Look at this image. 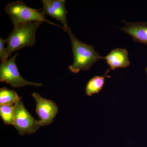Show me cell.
<instances>
[{
	"label": "cell",
	"mask_w": 147,
	"mask_h": 147,
	"mask_svg": "<svg viewBox=\"0 0 147 147\" xmlns=\"http://www.w3.org/2000/svg\"><path fill=\"white\" fill-rule=\"evenodd\" d=\"M7 39H3L0 38V59L1 63L5 62L9 57L7 53L6 48L5 47V44Z\"/></svg>",
	"instance_id": "obj_13"
},
{
	"label": "cell",
	"mask_w": 147,
	"mask_h": 147,
	"mask_svg": "<svg viewBox=\"0 0 147 147\" xmlns=\"http://www.w3.org/2000/svg\"><path fill=\"white\" fill-rule=\"evenodd\" d=\"M124 22V26L120 30L130 36L134 41L147 45V22Z\"/></svg>",
	"instance_id": "obj_7"
},
{
	"label": "cell",
	"mask_w": 147,
	"mask_h": 147,
	"mask_svg": "<svg viewBox=\"0 0 147 147\" xmlns=\"http://www.w3.org/2000/svg\"><path fill=\"white\" fill-rule=\"evenodd\" d=\"M17 53L5 62L0 65V82L10 84L13 88H19L27 86L39 87L42 86L41 83H34L24 79L18 71L16 63Z\"/></svg>",
	"instance_id": "obj_4"
},
{
	"label": "cell",
	"mask_w": 147,
	"mask_h": 147,
	"mask_svg": "<svg viewBox=\"0 0 147 147\" xmlns=\"http://www.w3.org/2000/svg\"><path fill=\"white\" fill-rule=\"evenodd\" d=\"M41 1L43 4V7L41 10L45 15L47 14L49 15L52 18H55L62 23L63 25V30L69 27L67 18L68 11L63 12L57 9L54 8L48 3L47 0H42Z\"/></svg>",
	"instance_id": "obj_9"
},
{
	"label": "cell",
	"mask_w": 147,
	"mask_h": 147,
	"mask_svg": "<svg viewBox=\"0 0 147 147\" xmlns=\"http://www.w3.org/2000/svg\"><path fill=\"white\" fill-rule=\"evenodd\" d=\"M42 23L40 21H36L18 24L14 26L6 39L7 53L8 57L15 51L34 45L36 32Z\"/></svg>",
	"instance_id": "obj_2"
},
{
	"label": "cell",
	"mask_w": 147,
	"mask_h": 147,
	"mask_svg": "<svg viewBox=\"0 0 147 147\" xmlns=\"http://www.w3.org/2000/svg\"><path fill=\"white\" fill-rule=\"evenodd\" d=\"M146 75L147 82V67H146Z\"/></svg>",
	"instance_id": "obj_14"
},
{
	"label": "cell",
	"mask_w": 147,
	"mask_h": 147,
	"mask_svg": "<svg viewBox=\"0 0 147 147\" xmlns=\"http://www.w3.org/2000/svg\"><path fill=\"white\" fill-rule=\"evenodd\" d=\"M5 10L6 13L9 16L14 26L18 24L30 22L44 21L63 29V27L58 26L46 20L45 14L41 9H36L30 8L21 1H17L9 3L6 6Z\"/></svg>",
	"instance_id": "obj_3"
},
{
	"label": "cell",
	"mask_w": 147,
	"mask_h": 147,
	"mask_svg": "<svg viewBox=\"0 0 147 147\" xmlns=\"http://www.w3.org/2000/svg\"><path fill=\"white\" fill-rule=\"evenodd\" d=\"M0 116L5 124L13 125L14 123V106L1 105Z\"/></svg>",
	"instance_id": "obj_12"
},
{
	"label": "cell",
	"mask_w": 147,
	"mask_h": 147,
	"mask_svg": "<svg viewBox=\"0 0 147 147\" xmlns=\"http://www.w3.org/2000/svg\"><path fill=\"white\" fill-rule=\"evenodd\" d=\"M108 69L106 71L104 76H96L90 79L86 86V94L88 96H92V95L98 93L102 89L105 84V78L109 77L108 76L110 71Z\"/></svg>",
	"instance_id": "obj_10"
},
{
	"label": "cell",
	"mask_w": 147,
	"mask_h": 147,
	"mask_svg": "<svg viewBox=\"0 0 147 147\" xmlns=\"http://www.w3.org/2000/svg\"><path fill=\"white\" fill-rule=\"evenodd\" d=\"M128 55L126 49L116 48L104 57V59L110 67V69L115 70L116 69L127 67L129 65L130 62Z\"/></svg>",
	"instance_id": "obj_8"
},
{
	"label": "cell",
	"mask_w": 147,
	"mask_h": 147,
	"mask_svg": "<svg viewBox=\"0 0 147 147\" xmlns=\"http://www.w3.org/2000/svg\"><path fill=\"white\" fill-rule=\"evenodd\" d=\"M21 100L16 92L5 87L0 89V105L12 106Z\"/></svg>",
	"instance_id": "obj_11"
},
{
	"label": "cell",
	"mask_w": 147,
	"mask_h": 147,
	"mask_svg": "<svg viewBox=\"0 0 147 147\" xmlns=\"http://www.w3.org/2000/svg\"><path fill=\"white\" fill-rule=\"evenodd\" d=\"M32 96L36 102V112L40 119L41 126L52 123L59 112V108L56 103L43 98L37 93H33Z\"/></svg>",
	"instance_id": "obj_6"
},
{
	"label": "cell",
	"mask_w": 147,
	"mask_h": 147,
	"mask_svg": "<svg viewBox=\"0 0 147 147\" xmlns=\"http://www.w3.org/2000/svg\"><path fill=\"white\" fill-rule=\"evenodd\" d=\"M13 125L21 135L33 134L41 126L40 120H36L31 115L21 100L14 105Z\"/></svg>",
	"instance_id": "obj_5"
},
{
	"label": "cell",
	"mask_w": 147,
	"mask_h": 147,
	"mask_svg": "<svg viewBox=\"0 0 147 147\" xmlns=\"http://www.w3.org/2000/svg\"><path fill=\"white\" fill-rule=\"evenodd\" d=\"M63 30L69 36L72 47L74 61L69 66L71 72L77 73L81 70H89L98 61L104 59V57H101L96 51L93 45L81 42L76 38L71 28L68 27Z\"/></svg>",
	"instance_id": "obj_1"
}]
</instances>
